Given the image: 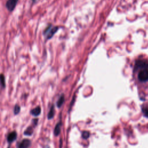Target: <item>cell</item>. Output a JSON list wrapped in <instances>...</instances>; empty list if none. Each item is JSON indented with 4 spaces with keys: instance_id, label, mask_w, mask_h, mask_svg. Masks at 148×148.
<instances>
[{
    "instance_id": "obj_14",
    "label": "cell",
    "mask_w": 148,
    "mask_h": 148,
    "mask_svg": "<svg viewBox=\"0 0 148 148\" xmlns=\"http://www.w3.org/2000/svg\"><path fill=\"white\" fill-rule=\"evenodd\" d=\"M142 112L144 114V115L148 118V107H142Z\"/></svg>"
},
{
    "instance_id": "obj_5",
    "label": "cell",
    "mask_w": 148,
    "mask_h": 148,
    "mask_svg": "<svg viewBox=\"0 0 148 148\" xmlns=\"http://www.w3.org/2000/svg\"><path fill=\"white\" fill-rule=\"evenodd\" d=\"M17 138V133L16 131H12L10 134H9L7 137V141L9 143L14 142Z\"/></svg>"
},
{
    "instance_id": "obj_16",
    "label": "cell",
    "mask_w": 148,
    "mask_h": 148,
    "mask_svg": "<svg viewBox=\"0 0 148 148\" xmlns=\"http://www.w3.org/2000/svg\"><path fill=\"white\" fill-rule=\"evenodd\" d=\"M8 148H10V146H8Z\"/></svg>"
},
{
    "instance_id": "obj_7",
    "label": "cell",
    "mask_w": 148,
    "mask_h": 148,
    "mask_svg": "<svg viewBox=\"0 0 148 148\" xmlns=\"http://www.w3.org/2000/svg\"><path fill=\"white\" fill-rule=\"evenodd\" d=\"M61 122L58 123L56 126H55V130H54V134L55 136H58L60 134L61 131Z\"/></svg>"
},
{
    "instance_id": "obj_12",
    "label": "cell",
    "mask_w": 148,
    "mask_h": 148,
    "mask_svg": "<svg viewBox=\"0 0 148 148\" xmlns=\"http://www.w3.org/2000/svg\"><path fill=\"white\" fill-rule=\"evenodd\" d=\"M14 112L15 115H18V114H19V112H20V107L19 105L16 104V105L15 106V107H14Z\"/></svg>"
},
{
    "instance_id": "obj_4",
    "label": "cell",
    "mask_w": 148,
    "mask_h": 148,
    "mask_svg": "<svg viewBox=\"0 0 148 148\" xmlns=\"http://www.w3.org/2000/svg\"><path fill=\"white\" fill-rule=\"evenodd\" d=\"M31 144V142L28 139H24L19 144V148H28Z\"/></svg>"
},
{
    "instance_id": "obj_1",
    "label": "cell",
    "mask_w": 148,
    "mask_h": 148,
    "mask_svg": "<svg viewBox=\"0 0 148 148\" xmlns=\"http://www.w3.org/2000/svg\"><path fill=\"white\" fill-rule=\"evenodd\" d=\"M138 79L141 82H146L148 80V69L144 68L138 74Z\"/></svg>"
},
{
    "instance_id": "obj_11",
    "label": "cell",
    "mask_w": 148,
    "mask_h": 148,
    "mask_svg": "<svg viewBox=\"0 0 148 148\" xmlns=\"http://www.w3.org/2000/svg\"><path fill=\"white\" fill-rule=\"evenodd\" d=\"M0 81H1V84L3 87H5V76L3 74L0 75Z\"/></svg>"
},
{
    "instance_id": "obj_6",
    "label": "cell",
    "mask_w": 148,
    "mask_h": 148,
    "mask_svg": "<svg viewBox=\"0 0 148 148\" xmlns=\"http://www.w3.org/2000/svg\"><path fill=\"white\" fill-rule=\"evenodd\" d=\"M41 107H39V106L36 107V108H35L34 109H32L31 111V112H30V114L32 116H35V117L39 116L41 114Z\"/></svg>"
},
{
    "instance_id": "obj_8",
    "label": "cell",
    "mask_w": 148,
    "mask_h": 148,
    "mask_svg": "<svg viewBox=\"0 0 148 148\" xmlns=\"http://www.w3.org/2000/svg\"><path fill=\"white\" fill-rule=\"evenodd\" d=\"M55 106L53 105L50 109V111L49 112L48 115H47V119L49 120L52 119L54 116H55Z\"/></svg>"
},
{
    "instance_id": "obj_9",
    "label": "cell",
    "mask_w": 148,
    "mask_h": 148,
    "mask_svg": "<svg viewBox=\"0 0 148 148\" xmlns=\"http://www.w3.org/2000/svg\"><path fill=\"white\" fill-rule=\"evenodd\" d=\"M33 127H31V126H30L28 127L27 128V129L24 131V134L25 135H27V136H31L33 134Z\"/></svg>"
},
{
    "instance_id": "obj_3",
    "label": "cell",
    "mask_w": 148,
    "mask_h": 148,
    "mask_svg": "<svg viewBox=\"0 0 148 148\" xmlns=\"http://www.w3.org/2000/svg\"><path fill=\"white\" fill-rule=\"evenodd\" d=\"M19 0H8L6 7L9 11H12L16 7Z\"/></svg>"
},
{
    "instance_id": "obj_10",
    "label": "cell",
    "mask_w": 148,
    "mask_h": 148,
    "mask_svg": "<svg viewBox=\"0 0 148 148\" xmlns=\"http://www.w3.org/2000/svg\"><path fill=\"white\" fill-rule=\"evenodd\" d=\"M64 100H65L64 95V94H62L57 102V106L58 108H60L63 105V104L64 102Z\"/></svg>"
},
{
    "instance_id": "obj_13",
    "label": "cell",
    "mask_w": 148,
    "mask_h": 148,
    "mask_svg": "<svg viewBox=\"0 0 148 148\" xmlns=\"http://www.w3.org/2000/svg\"><path fill=\"white\" fill-rule=\"evenodd\" d=\"M82 136L83 139H87L90 137V133L88 131H83L82 134Z\"/></svg>"
},
{
    "instance_id": "obj_2",
    "label": "cell",
    "mask_w": 148,
    "mask_h": 148,
    "mask_svg": "<svg viewBox=\"0 0 148 148\" xmlns=\"http://www.w3.org/2000/svg\"><path fill=\"white\" fill-rule=\"evenodd\" d=\"M57 29H58L57 27L52 28L51 26L49 27H47V28L46 30V31L45 32V34L47 36V39L51 38L53 36V35L55 34V32L57 31Z\"/></svg>"
},
{
    "instance_id": "obj_15",
    "label": "cell",
    "mask_w": 148,
    "mask_h": 148,
    "mask_svg": "<svg viewBox=\"0 0 148 148\" xmlns=\"http://www.w3.org/2000/svg\"><path fill=\"white\" fill-rule=\"evenodd\" d=\"M32 1H35V0H32Z\"/></svg>"
}]
</instances>
